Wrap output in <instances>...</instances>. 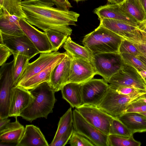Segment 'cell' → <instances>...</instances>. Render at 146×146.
<instances>
[{
  "label": "cell",
  "instance_id": "27",
  "mask_svg": "<svg viewBox=\"0 0 146 146\" xmlns=\"http://www.w3.org/2000/svg\"><path fill=\"white\" fill-rule=\"evenodd\" d=\"M59 63L52 65L17 86L21 87L28 90H31L43 82H48L53 69Z\"/></svg>",
  "mask_w": 146,
  "mask_h": 146
},
{
  "label": "cell",
  "instance_id": "9",
  "mask_svg": "<svg viewBox=\"0 0 146 146\" xmlns=\"http://www.w3.org/2000/svg\"><path fill=\"white\" fill-rule=\"evenodd\" d=\"M76 109L90 123L107 135H109L110 126L114 117L95 106L83 104Z\"/></svg>",
  "mask_w": 146,
  "mask_h": 146
},
{
  "label": "cell",
  "instance_id": "47",
  "mask_svg": "<svg viewBox=\"0 0 146 146\" xmlns=\"http://www.w3.org/2000/svg\"><path fill=\"white\" fill-rule=\"evenodd\" d=\"M137 71L143 79L146 78V71L143 70Z\"/></svg>",
  "mask_w": 146,
  "mask_h": 146
},
{
  "label": "cell",
  "instance_id": "28",
  "mask_svg": "<svg viewBox=\"0 0 146 146\" xmlns=\"http://www.w3.org/2000/svg\"><path fill=\"white\" fill-rule=\"evenodd\" d=\"M13 55L14 63L13 75L14 86L15 87L29 63L30 58L27 56L19 54H14Z\"/></svg>",
  "mask_w": 146,
  "mask_h": 146
},
{
  "label": "cell",
  "instance_id": "40",
  "mask_svg": "<svg viewBox=\"0 0 146 146\" xmlns=\"http://www.w3.org/2000/svg\"><path fill=\"white\" fill-rule=\"evenodd\" d=\"M13 54L12 51L6 45L0 44V66L5 63L9 57Z\"/></svg>",
  "mask_w": 146,
  "mask_h": 146
},
{
  "label": "cell",
  "instance_id": "19",
  "mask_svg": "<svg viewBox=\"0 0 146 146\" xmlns=\"http://www.w3.org/2000/svg\"><path fill=\"white\" fill-rule=\"evenodd\" d=\"M20 19L11 15L4 8H0V31L14 36L24 35L19 25Z\"/></svg>",
  "mask_w": 146,
  "mask_h": 146
},
{
  "label": "cell",
  "instance_id": "14",
  "mask_svg": "<svg viewBox=\"0 0 146 146\" xmlns=\"http://www.w3.org/2000/svg\"><path fill=\"white\" fill-rule=\"evenodd\" d=\"M19 23L25 34L31 41L40 53L53 51L52 46L44 32L38 30L24 19L21 18Z\"/></svg>",
  "mask_w": 146,
  "mask_h": 146
},
{
  "label": "cell",
  "instance_id": "44",
  "mask_svg": "<svg viewBox=\"0 0 146 146\" xmlns=\"http://www.w3.org/2000/svg\"><path fill=\"white\" fill-rule=\"evenodd\" d=\"M136 102L146 104V94H143L134 100Z\"/></svg>",
  "mask_w": 146,
  "mask_h": 146
},
{
  "label": "cell",
  "instance_id": "31",
  "mask_svg": "<svg viewBox=\"0 0 146 146\" xmlns=\"http://www.w3.org/2000/svg\"><path fill=\"white\" fill-rule=\"evenodd\" d=\"M108 146H140V142L135 140L133 135L126 137L110 134L108 136Z\"/></svg>",
  "mask_w": 146,
  "mask_h": 146
},
{
  "label": "cell",
  "instance_id": "32",
  "mask_svg": "<svg viewBox=\"0 0 146 146\" xmlns=\"http://www.w3.org/2000/svg\"><path fill=\"white\" fill-rule=\"evenodd\" d=\"M22 0H0V8H4L11 15L25 19V15L22 8Z\"/></svg>",
  "mask_w": 146,
  "mask_h": 146
},
{
  "label": "cell",
  "instance_id": "50",
  "mask_svg": "<svg viewBox=\"0 0 146 146\" xmlns=\"http://www.w3.org/2000/svg\"><path fill=\"white\" fill-rule=\"evenodd\" d=\"M143 79L145 81V82L146 84V78Z\"/></svg>",
  "mask_w": 146,
  "mask_h": 146
},
{
  "label": "cell",
  "instance_id": "29",
  "mask_svg": "<svg viewBox=\"0 0 146 146\" xmlns=\"http://www.w3.org/2000/svg\"><path fill=\"white\" fill-rule=\"evenodd\" d=\"M73 111L72 107H70L60 118L57 131L51 143L58 139L73 126Z\"/></svg>",
  "mask_w": 146,
  "mask_h": 146
},
{
  "label": "cell",
  "instance_id": "42",
  "mask_svg": "<svg viewBox=\"0 0 146 146\" xmlns=\"http://www.w3.org/2000/svg\"><path fill=\"white\" fill-rule=\"evenodd\" d=\"M138 27L139 30L146 33V18L143 21L139 23Z\"/></svg>",
  "mask_w": 146,
  "mask_h": 146
},
{
  "label": "cell",
  "instance_id": "23",
  "mask_svg": "<svg viewBox=\"0 0 146 146\" xmlns=\"http://www.w3.org/2000/svg\"><path fill=\"white\" fill-rule=\"evenodd\" d=\"M62 98L72 108L83 105L81 84L73 83H67L61 90Z\"/></svg>",
  "mask_w": 146,
  "mask_h": 146
},
{
  "label": "cell",
  "instance_id": "41",
  "mask_svg": "<svg viewBox=\"0 0 146 146\" xmlns=\"http://www.w3.org/2000/svg\"><path fill=\"white\" fill-rule=\"evenodd\" d=\"M55 5L56 8L60 10L69 11L70 9L72 7L68 0H51Z\"/></svg>",
  "mask_w": 146,
  "mask_h": 146
},
{
  "label": "cell",
  "instance_id": "45",
  "mask_svg": "<svg viewBox=\"0 0 146 146\" xmlns=\"http://www.w3.org/2000/svg\"><path fill=\"white\" fill-rule=\"evenodd\" d=\"M125 0H108L109 4L119 5L122 3Z\"/></svg>",
  "mask_w": 146,
  "mask_h": 146
},
{
  "label": "cell",
  "instance_id": "26",
  "mask_svg": "<svg viewBox=\"0 0 146 146\" xmlns=\"http://www.w3.org/2000/svg\"><path fill=\"white\" fill-rule=\"evenodd\" d=\"M120 9L135 20L139 23L146 18L139 0H125L119 4Z\"/></svg>",
  "mask_w": 146,
  "mask_h": 146
},
{
  "label": "cell",
  "instance_id": "4",
  "mask_svg": "<svg viewBox=\"0 0 146 146\" xmlns=\"http://www.w3.org/2000/svg\"><path fill=\"white\" fill-rule=\"evenodd\" d=\"M146 94V91L123 95L118 93L110 84L103 98L97 106L113 117L118 118L124 114L127 106L134 100Z\"/></svg>",
  "mask_w": 146,
  "mask_h": 146
},
{
  "label": "cell",
  "instance_id": "11",
  "mask_svg": "<svg viewBox=\"0 0 146 146\" xmlns=\"http://www.w3.org/2000/svg\"><path fill=\"white\" fill-rule=\"evenodd\" d=\"M108 82L115 86L131 87L146 91V84L137 70L123 62L121 68Z\"/></svg>",
  "mask_w": 146,
  "mask_h": 146
},
{
  "label": "cell",
  "instance_id": "30",
  "mask_svg": "<svg viewBox=\"0 0 146 146\" xmlns=\"http://www.w3.org/2000/svg\"><path fill=\"white\" fill-rule=\"evenodd\" d=\"M44 32L52 46L53 51H57L70 35L68 34L53 29H48Z\"/></svg>",
  "mask_w": 146,
  "mask_h": 146
},
{
  "label": "cell",
  "instance_id": "48",
  "mask_svg": "<svg viewBox=\"0 0 146 146\" xmlns=\"http://www.w3.org/2000/svg\"><path fill=\"white\" fill-rule=\"evenodd\" d=\"M140 113L146 116V112H141Z\"/></svg>",
  "mask_w": 146,
  "mask_h": 146
},
{
  "label": "cell",
  "instance_id": "18",
  "mask_svg": "<svg viewBox=\"0 0 146 146\" xmlns=\"http://www.w3.org/2000/svg\"><path fill=\"white\" fill-rule=\"evenodd\" d=\"M17 146H48L49 145L40 129L33 125H27Z\"/></svg>",
  "mask_w": 146,
  "mask_h": 146
},
{
  "label": "cell",
  "instance_id": "15",
  "mask_svg": "<svg viewBox=\"0 0 146 146\" xmlns=\"http://www.w3.org/2000/svg\"><path fill=\"white\" fill-rule=\"evenodd\" d=\"M34 99L30 91L19 86L13 87L9 111V117L15 118L20 116L21 113Z\"/></svg>",
  "mask_w": 146,
  "mask_h": 146
},
{
  "label": "cell",
  "instance_id": "7",
  "mask_svg": "<svg viewBox=\"0 0 146 146\" xmlns=\"http://www.w3.org/2000/svg\"><path fill=\"white\" fill-rule=\"evenodd\" d=\"M66 54V52L64 53L54 51L40 53L38 58L28 64L16 86H19L52 65L60 62Z\"/></svg>",
  "mask_w": 146,
  "mask_h": 146
},
{
  "label": "cell",
  "instance_id": "51",
  "mask_svg": "<svg viewBox=\"0 0 146 146\" xmlns=\"http://www.w3.org/2000/svg\"><path fill=\"white\" fill-rule=\"evenodd\" d=\"M23 1H28V0H23Z\"/></svg>",
  "mask_w": 146,
  "mask_h": 146
},
{
  "label": "cell",
  "instance_id": "24",
  "mask_svg": "<svg viewBox=\"0 0 146 146\" xmlns=\"http://www.w3.org/2000/svg\"><path fill=\"white\" fill-rule=\"evenodd\" d=\"M63 46L72 58L85 60L92 62L93 55L86 47L81 46L72 41L70 36L64 43Z\"/></svg>",
  "mask_w": 146,
  "mask_h": 146
},
{
  "label": "cell",
  "instance_id": "21",
  "mask_svg": "<svg viewBox=\"0 0 146 146\" xmlns=\"http://www.w3.org/2000/svg\"><path fill=\"white\" fill-rule=\"evenodd\" d=\"M100 21V25L120 36L134 34L139 31L138 26L122 21L108 19Z\"/></svg>",
  "mask_w": 146,
  "mask_h": 146
},
{
  "label": "cell",
  "instance_id": "25",
  "mask_svg": "<svg viewBox=\"0 0 146 146\" xmlns=\"http://www.w3.org/2000/svg\"><path fill=\"white\" fill-rule=\"evenodd\" d=\"M121 37L136 47L139 53V55L136 57L146 65V33L139 30L135 33Z\"/></svg>",
  "mask_w": 146,
  "mask_h": 146
},
{
  "label": "cell",
  "instance_id": "10",
  "mask_svg": "<svg viewBox=\"0 0 146 146\" xmlns=\"http://www.w3.org/2000/svg\"><path fill=\"white\" fill-rule=\"evenodd\" d=\"M0 44H3L12 52L27 56L30 59L40 53L25 34L20 36L8 35L0 31Z\"/></svg>",
  "mask_w": 146,
  "mask_h": 146
},
{
  "label": "cell",
  "instance_id": "43",
  "mask_svg": "<svg viewBox=\"0 0 146 146\" xmlns=\"http://www.w3.org/2000/svg\"><path fill=\"white\" fill-rule=\"evenodd\" d=\"M10 119L8 118L0 120V130L3 129L6 125L9 123Z\"/></svg>",
  "mask_w": 146,
  "mask_h": 146
},
{
  "label": "cell",
  "instance_id": "22",
  "mask_svg": "<svg viewBox=\"0 0 146 146\" xmlns=\"http://www.w3.org/2000/svg\"><path fill=\"white\" fill-rule=\"evenodd\" d=\"M132 132L146 131V116L140 113H125L118 118Z\"/></svg>",
  "mask_w": 146,
  "mask_h": 146
},
{
  "label": "cell",
  "instance_id": "37",
  "mask_svg": "<svg viewBox=\"0 0 146 146\" xmlns=\"http://www.w3.org/2000/svg\"><path fill=\"white\" fill-rule=\"evenodd\" d=\"M74 131L73 126L64 133L58 139L51 143L49 146H64L69 141Z\"/></svg>",
  "mask_w": 146,
  "mask_h": 146
},
{
  "label": "cell",
  "instance_id": "1",
  "mask_svg": "<svg viewBox=\"0 0 146 146\" xmlns=\"http://www.w3.org/2000/svg\"><path fill=\"white\" fill-rule=\"evenodd\" d=\"M25 19L29 24L44 31L53 29L70 35L72 30L69 25H76L80 14L72 11H65L53 7L51 0H29L21 3Z\"/></svg>",
  "mask_w": 146,
  "mask_h": 146
},
{
  "label": "cell",
  "instance_id": "33",
  "mask_svg": "<svg viewBox=\"0 0 146 146\" xmlns=\"http://www.w3.org/2000/svg\"><path fill=\"white\" fill-rule=\"evenodd\" d=\"M133 134L118 118H114L112 120L110 129V134L129 137Z\"/></svg>",
  "mask_w": 146,
  "mask_h": 146
},
{
  "label": "cell",
  "instance_id": "16",
  "mask_svg": "<svg viewBox=\"0 0 146 146\" xmlns=\"http://www.w3.org/2000/svg\"><path fill=\"white\" fill-rule=\"evenodd\" d=\"M72 60V58L67 53L64 58L52 71L48 83L55 92L60 90L67 84Z\"/></svg>",
  "mask_w": 146,
  "mask_h": 146
},
{
  "label": "cell",
  "instance_id": "17",
  "mask_svg": "<svg viewBox=\"0 0 146 146\" xmlns=\"http://www.w3.org/2000/svg\"><path fill=\"white\" fill-rule=\"evenodd\" d=\"M94 13L100 19H108L123 21L138 26L139 23L134 19L123 12L119 5L108 4L96 8Z\"/></svg>",
  "mask_w": 146,
  "mask_h": 146
},
{
  "label": "cell",
  "instance_id": "46",
  "mask_svg": "<svg viewBox=\"0 0 146 146\" xmlns=\"http://www.w3.org/2000/svg\"><path fill=\"white\" fill-rule=\"evenodd\" d=\"M143 10L146 15V0H139Z\"/></svg>",
  "mask_w": 146,
  "mask_h": 146
},
{
  "label": "cell",
  "instance_id": "12",
  "mask_svg": "<svg viewBox=\"0 0 146 146\" xmlns=\"http://www.w3.org/2000/svg\"><path fill=\"white\" fill-rule=\"evenodd\" d=\"M109 85L104 79L94 78L81 84L83 105L97 106L106 92Z\"/></svg>",
  "mask_w": 146,
  "mask_h": 146
},
{
  "label": "cell",
  "instance_id": "13",
  "mask_svg": "<svg viewBox=\"0 0 146 146\" xmlns=\"http://www.w3.org/2000/svg\"><path fill=\"white\" fill-rule=\"evenodd\" d=\"M96 74L91 62L76 58H72L67 83L81 84L93 78Z\"/></svg>",
  "mask_w": 146,
  "mask_h": 146
},
{
  "label": "cell",
  "instance_id": "8",
  "mask_svg": "<svg viewBox=\"0 0 146 146\" xmlns=\"http://www.w3.org/2000/svg\"><path fill=\"white\" fill-rule=\"evenodd\" d=\"M74 131L85 137L96 146H108V135L94 127L75 108L73 111Z\"/></svg>",
  "mask_w": 146,
  "mask_h": 146
},
{
  "label": "cell",
  "instance_id": "5",
  "mask_svg": "<svg viewBox=\"0 0 146 146\" xmlns=\"http://www.w3.org/2000/svg\"><path fill=\"white\" fill-rule=\"evenodd\" d=\"M14 60L5 63L0 71V120L8 118L11 95L14 87L13 67Z\"/></svg>",
  "mask_w": 146,
  "mask_h": 146
},
{
  "label": "cell",
  "instance_id": "2",
  "mask_svg": "<svg viewBox=\"0 0 146 146\" xmlns=\"http://www.w3.org/2000/svg\"><path fill=\"white\" fill-rule=\"evenodd\" d=\"M30 91L34 99L21 113L20 116L30 122L39 118L46 119L48 115L53 112L56 101L55 92L47 82L41 84Z\"/></svg>",
  "mask_w": 146,
  "mask_h": 146
},
{
  "label": "cell",
  "instance_id": "20",
  "mask_svg": "<svg viewBox=\"0 0 146 146\" xmlns=\"http://www.w3.org/2000/svg\"><path fill=\"white\" fill-rule=\"evenodd\" d=\"M25 129L16 117L15 121L10 122L0 130L1 142L17 144L21 138Z\"/></svg>",
  "mask_w": 146,
  "mask_h": 146
},
{
  "label": "cell",
  "instance_id": "49",
  "mask_svg": "<svg viewBox=\"0 0 146 146\" xmlns=\"http://www.w3.org/2000/svg\"><path fill=\"white\" fill-rule=\"evenodd\" d=\"M74 0L75 1H76L77 2H78V1H84V0Z\"/></svg>",
  "mask_w": 146,
  "mask_h": 146
},
{
  "label": "cell",
  "instance_id": "34",
  "mask_svg": "<svg viewBox=\"0 0 146 146\" xmlns=\"http://www.w3.org/2000/svg\"><path fill=\"white\" fill-rule=\"evenodd\" d=\"M119 55L122 62L124 64L134 68L137 71H146V65L135 56L126 54Z\"/></svg>",
  "mask_w": 146,
  "mask_h": 146
},
{
  "label": "cell",
  "instance_id": "39",
  "mask_svg": "<svg viewBox=\"0 0 146 146\" xmlns=\"http://www.w3.org/2000/svg\"><path fill=\"white\" fill-rule=\"evenodd\" d=\"M110 85L118 93L123 95H128L133 93H139L144 91L131 87L124 86H115L111 84Z\"/></svg>",
  "mask_w": 146,
  "mask_h": 146
},
{
  "label": "cell",
  "instance_id": "35",
  "mask_svg": "<svg viewBox=\"0 0 146 146\" xmlns=\"http://www.w3.org/2000/svg\"><path fill=\"white\" fill-rule=\"evenodd\" d=\"M69 141L71 146H95L87 138L74 131Z\"/></svg>",
  "mask_w": 146,
  "mask_h": 146
},
{
  "label": "cell",
  "instance_id": "38",
  "mask_svg": "<svg viewBox=\"0 0 146 146\" xmlns=\"http://www.w3.org/2000/svg\"><path fill=\"white\" fill-rule=\"evenodd\" d=\"M134 100L127 106L124 114L129 112L140 113L146 112V104L136 102Z\"/></svg>",
  "mask_w": 146,
  "mask_h": 146
},
{
  "label": "cell",
  "instance_id": "6",
  "mask_svg": "<svg viewBox=\"0 0 146 146\" xmlns=\"http://www.w3.org/2000/svg\"><path fill=\"white\" fill-rule=\"evenodd\" d=\"M92 63L96 74L108 82L121 68L123 62L118 53H102L93 55Z\"/></svg>",
  "mask_w": 146,
  "mask_h": 146
},
{
  "label": "cell",
  "instance_id": "36",
  "mask_svg": "<svg viewBox=\"0 0 146 146\" xmlns=\"http://www.w3.org/2000/svg\"><path fill=\"white\" fill-rule=\"evenodd\" d=\"M119 53L131 54L136 57L139 55V53L136 47L132 44L123 39L120 46Z\"/></svg>",
  "mask_w": 146,
  "mask_h": 146
},
{
  "label": "cell",
  "instance_id": "3",
  "mask_svg": "<svg viewBox=\"0 0 146 146\" xmlns=\"http://www.w3.org/2000/svg\"><path fill=\"white\" fill-rule=\"evenodd\" d=\"M123 40L120 36L99 25L84 37L82 43L93 55L102 53H119Z\"/></svg>",
  "mask_w": 146,
  "mask_h": 146
}]
</instances>
